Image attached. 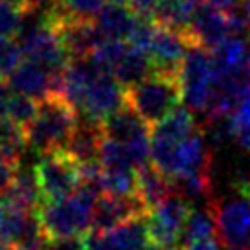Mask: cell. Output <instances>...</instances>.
<instances>
[{"instance_id": "1", "label": "cell", "mask_w": 250, "mask_h": 250, "mask_svg": "<svg viewBox=\"0 0 250 250\" xmlns=\"http://www.w3.org/2000/svg\"><path fill=\"white\" fill-rule=\"evenodd\" d=\"M76 113L78 111L74 109V105L62 94L51 92L45 98L37 100V113L23 127L27 148L37 154L64 148L78 123Z\"/></svg>"}, {"instance_id": "2", "label": "cell", "mask_w": 250, "mask_h": 250, "mask_svg": "<svg viewBox=\"0 0 250 250\" xmlns=\"http://www.w3.org/2000/svg\"><path fill=\"white\" fill-rule=\"evenodd\" d=\"M182 102L180 72L152 70L135 84L125 86V104L148 125L160 123Z\"/></svg>"}, {"instance_id": "3", "label": "cell", "mask_w": 250, "mask_h": 250, "mask_svg": "<svg viewBox=\"0 0 250 250\" xmlns=\"http://www.w3.org/2000/svg\"><path fill=\"white\" fill-rule=\"evenodd\" d=\"M100 189L80 184V188L62 199H45L37 207L39 221L49 238L84 234L92 229V215Z\"/></svg>"}, {"instance_id": "4", "label": "cell", "mask_w": 250, "mask_h": 250, "mask_svg": "<svg viewBox=\"0 0 250 250\" xmlns=\"http://www.w3.org/2000/svg\"><path fill=\"white\" fill-rule=\"evenodd\" d=\"M215 234L223 250H250V193L234 188L223 199H211Z\"/></svg>"}, {"instance_id": "5", "label": "cell", "mask_w": 250, "mask_h": 250, "mask_svg": "<svg viewBox=\"0 0 250 250\" xmlns=\"http://www.w3.org/2000/svg\"><path fill=\"white\" fill-rule=\"evenodd\" d=\"M182 100L191 111L207 109L217 84V66L211 49L191 47L180 66Z\"/></svg>"}, {"instance_id": "6", "label": "cell", "mask_w": 250, "mask_h": 250, "mask_svg": "<svg viewBox=\"0 0 250 250\" xmlns=\"http://www.w3.org/2000/svg\"><path fill=\"white\" fill-rule=\"evenodd\" d=\"M193 209V203L182 193L172 191L158 205L146 213V234L148 244L160 250L182 248V234L186 221Z\"/></svg>"}, {"instance_id": "7", "label": "cell", "mask_w": 250, "mask_h": 250, "mask_svg": "<svg viewBox=\"0 0 250 250\" xmlns=\"http://www.w3.org/2000/svg\"><path fill=\"white\" fill-rule=\"evenodd\" d=\"M35 168H37L43 201L45 199H62V197L74 193L82 184L80 164L64 148L39 154Z\"/></svg>"}, {"instance_id": "8", "label": "cell", "mask_w": 250, "mask_h": 250, "mask_svg": "<svg viewBox=\"0 0 250 250\" xmlns=\"http://www.w3.org/2000/svg\"><path fill=\"white\" fill-rule=\"evenodd\" d=\"M191 47H193V43L186 29L154 20L152 39L148 45V55H150L154 70L180 72L182 61Z\"/></svg>"}, {"instance_id": "9", "label": "cell", "mask_w": 250, "mask_h": 250, "mask_svg": "<svg viewBox=\"0 0 250 250\" xmlns=\"http://www.w3.org/2000/svg\"><path fill=\"white\" fill-rule=\"evenodd\" d=\"M186 31H188L193 47L215 49L223 39H227L230 35L229 12L219 10L207 2L197 4Z\"/></svg>"}, {"instance_id": "10", "label": "cell", "mask_w": 250, "mask_h": 250, "mask_svg": "<svg viewBox=\"0 0 250 250\" xmlns=\"http://www.w3.org/2000/svg\"><path fill=\"white\" fill-rule=\"evenodd\" d=\"M146 213L148 209L137 193H131V195L102 193L94 205L90 230H109L129 219H135Z\"/></svg>"}, {"instance_id": "11", "label": "cell", "mask_w": 250, "mask_h": 250, "mask_svg": "<svg viewBox=\"0 0 250 250\" xmlns=\"http://www.w3.org/2000/svg\"><path fill=\"white\" fill-rule=\"evenodd\" d=\"M62 45L66 47L70 59H84L94 53V49L104 39L96 20L86 18H59L53 21Z\"/></svg>"}, {"instance_id": "12", "label": "cell", "mask_w": 250, "mask_h": 250, "mask_svg": "<svg viewBox=\"0 0 250 250\" xmlns=\"http://www.w3.org/2000/svg\"><path fill=\"white\" fill-rule=\"evenodd\" d=\"M6 80L14 92L29 96L33 100L45 98L55 88V74L31 59H23Z\"/></svg>"}, {"instance_id": "13", "label": "cell", "mask_w": 250, "mask_h": 250, "mask_svg": "<svg viewBox=\"0 0 250 250\" xmlns=\"http://www.w3.org/2000/svg\"><path fill=\"white\" fill-rule=\"evenodd\" d=\"M41 227L39 215L33 209H25L6 195L0 197V240L18 244L23 236Z\"/></svg>"}, {"instance_id": "14", "label": "cell", "mask_w": 250, "mask_h": 250, "mask_svg": "<svg viewBox=\"0 0 250 250\" xmlns=\"http://www.w3.org/2000/svg\"><path fill=\"white\" fill-rule=\"evenodd\" d=\"M102 141H104L102 121L82 117V121L76 123L72 135L68 137V141L64 145V150L78 164L98 162L100 160V150H102Z\"/></svg>"}, {"instance_id": "15", "label": "cell", "mask_w": 250, "mask_h": 250, "mask_svg": "<svg viewBox=\"0 0 250 250\" xmlns=\"http://www.w3.org/2000/svg\"><path fill=\"white\" fill-rule=\"evenodd\" d=\"M102 129H104V137L119 141L125 146L137 141H143V139H150L148 125L127 104L119 107L117 111H113L111 115H107L102 121Z\"/></svg>"}, {"instance_id": "16", "label": "cell", "mask_w": 250, "mask_h": 250, "mask_svg": "<svg viewBox=\"0 0 250 250\" xmlns=\"http://www.w3.org/2000/svg\"><path fill=\"white\" fill-rule=\"evenodd\" d=\"M96 25L105 39H119V41H129L139 16L123 2H109L105 4L98 16L94 18Z\"/></svg>"}, {"instance_id": "17", "label": "cell", "mask_w": 250, "mask_h": 250, "mask_svg": "<svg viewBox=\"0 0 250 250\" xmlns=\"http://www.w3.org/2000/svg\"><path fill=\"white\" fill-rule=\"evenodd\" d=\"M8 199L16 201L18 205L25 207V209H33L37 211V207L43 201V193H41V186H39V178H37V168L31 164H18L12 182L8 186V189L2 193Z\"/></svg>"}, {"instance_id": "18", "label": "cell", "mask_w": 250, "mask_h": 250, "mask_svg": "<svg viewBox=\"0 0 250 250\" xmlns=\"http://www.w3.org/2000/svg\"><path fill=\"white\" fill-rule=\"evenodd\" d=\"M172 182L168 176H164L152 160L137 168V189L135 193L141 197V201L146 205V209H152L162 199H166L172 193Z\"/></svg>"}, {"instance_id": "19", "label": "cell", "mask_w": 250, "mask_h": 250, "mask_svg": "<svg viewBox=\"0 0 250 250\" xmlns=\"http://www.w3.org/2000/svg\"><path fill=\"white\" fill-rule=\"evenodd\" d=\"M152 70H154V66L150 61V55L146 51L137 49L131 43H127V49L123 51V55L119 57V61L115 62L111 72L117 76V80L123 86H129V84L139 82L141 78H145Z\"/></svg>"}, {"instance_id": "20", "label": "cell", "mask_w": 250, "mask_h": 250, "mask_svg": "<svg viewBox=\"0 0 250 250\" xmlns=\"http://www.w3.org/2000/svg\"><path fill=\"white\" fill-rule=\"evenodd\" d=\"M27 148L25 129L10 117H0V156L20 162Z\"/></svg>"}, {"instance_id": "21", "label": "cell", "mask_w": 250, "mask_h": 250, "mask_svg": "<svg viewBox=\"0 0 250 250\" xmlns=\"http://www.w3.org/2000/svg\"><path fill=\"white\" fill-rule=\"evenodd\" d=\"M105 6V0H55L51 8L45 10L51 21L59 18H86L94 20L98 12Z\"/></svg>"}, {"instance_id": "22", "label": "cell", "mask_w": 250, "mask_h": 250, "mask_svg": "<svg viewBox=\"0 0 250 250\" xmlns=\"http://www.w3.org/2000/svg\"><path fill=\"white\" fill-rule=\"evenodd\" d=\"M197 4H199L197 0H158L154 20L186 29L189 25V20H191Z\"/></svg>"}, {"instance_id": "23", "label": "cell", "mask_w": 250, "mask_h": 250, "mask_svg": "<svg viewBox=\"0 0 250 250\" xmlns=\"http://www.w3.org/2000/svg\"><path fill=\"white\" fill-rule=\"evenodd\" d=\"M213 236H215V221H213V213H211L209 205L205 209H197L193 205V209L186 221V227H184L182 248L191 242H197L203 238H213Z\"/></svg>"}, {"instance_id": "24", "label": "cell", "mask_w": 250, "mask_h": 250, "mask_svg": "<svg viewBox=\"0 0 250 250\" xmlns=\"http://www.w3.org/2000/svg\"><path fill=\"white\" fill-rule=\"evenodd\" d=\"M230 139L246 152H250V96H246L229 115Z\"/></svg>"}, {"instance_id": "25", "label": "cell", "mask_w": 250, "mask_h": 250, "mask_svg": "<svg viewBox=\"0 0 250 250\" xmlns=\"http://www.w3.org/2000/svg\"><path fill=\"white\" fill-rule=\"evenodd\" d=\"M35 113H37V100L29 98V96H23V94H18V92L12 94L6 117H10L18 125L25 127L35 117Z\"/></svg>"}, {"instance_id": "26", "label": "cell", "mask_w": 250, "mask_h": 250, "mask_svg": "<svg viewBox=\"0 0 250 250\" xmlns=\"http://www.w3.org/2000/svg\"><path fill=\"white\" fill-rule=\"evenodd\" d=\"M23 61V53L16 39L0 35V78H8L12 70Z\"/></svg>"}, {"instance_id": "27", "label": "cell", "mask_w": 250, "mask_h": 250, "mask_svg": "<svg viewBox=\"0 0 250 250\" xmlns=\"http://www.w3.org/2000/svg\"><path fill=\"white\" fill-rule=\"evenodd\" d=\"M23 21V12L0 0V35L16 37Z\"/></svg>"}, {"instance_id": "28", "label": "cell", "mask_w": 250, "mask_h": 250, "mask_svg": "<svg viewBox=\"0 0 250 250\" xmlns=\"http://www.w3.org/2000/svg\"><path fill=\"white\" fill-rule=\"evenodd\" d=\"M84 234L53 236V238L47 240V248L45 250H86V238H84Z\"/></svg>"}, {"instance_id": "29", "label": "cell", "mask_w": 250, "mask_h": 250, "mask_svg": "<svg viewBox=\"0 0 250 250\" xmlns=\"http://www.w3.org/2000/svg\"><path fill=\"white\" fill-rule=\"evenodd\" d=\"M125 4H127L139 18H150V20H154L156 8H158V0H127Z\"/></svg>"}, {"instance_id": "30", "label": "cell", "mask_w": 250, "mask_h": 250, "mask_svg": "<svg viewBox=\"0 0 250 250\" xmlns=\"http://www.w3.org/2000/svg\"><path fill=\"white\" fill-rule=\"evenodd\" d=\"M18 164H20V162H12V160L0 156V195L8 189V186H10V182H12V176H14L16 168H18Z\"/></svg>"}, {"instance_id": "31", "label": "cell", "mask_w": 250, "mask_h": 250, "mask_svg": "<svg viewBox=\"0 0 250 250\" xmlns=\"http://www.w3.org/2000/svg\"><path fill=\"white\" fill-rule=\"evenodd\" d=\"M10 98H12V86L6 82V78H0V117H6Z\"/></svg>"}, {"instance_id": "32", "label": "cell", "mask_w": 250, "mask_h": 250, "mask_svg": "<svg viewBox=\"0 0 250 250\" xmlns=\"http://www.w3.org/2000/svg\"><path fill=\"white\" fill-rule=\"evenodd\" d=\"M182 250H223V248H221L219 240H215V236H213V238H203V240L191 242V244L184 246Z\"/></svg>"}, {"instance_id": "33", "label": "cell", "mask_w": 250, "mask_h": 250, "mask_svg": "<svg viewBox=\"0 0 250 250\" xmlns=\"http://www.w3.org/2000/svg\"><path fill=\"white\" fill-rule=\"evenodd\" d=\"M203 2H207L215 8H219V10H225V12H229L236 6V0H203Z\"/></svg>"}, {"instance_id": "34", "label": "cell", "mask_w": 250, "mask_h": 250, "mask_svg": "<svg viewBox=\"0 0 250 250\" xmlns=\"http://www.w3.org/2000/svg\"><path fill=\"white\" fill-rule=\"evenodd\" d=\"M55 4V0H29V10H47Z\"/></svg>"}, {"instance_id": "35", "label": "cell", "mask_w": 250, "mask_h": 250, "mask_svg": "<svg viewBox=\"0 0 250 250\" xmlns=\"http://www.w3.org/2000/svg\"><path fill=\"white\" fill-rule=\"evenodd\" d=\"M242 10H244V16H246V20L250 23V0H244L242 2Z\"/></svg>"}, {"instance_id": "36", "label": "cell", "mask_w": 250, "mask_h": 250, "mask_svg": "<svg viewBox=\"0 0 250 250\" xmlns=\"http://www.w3.org/2000/svg\"><path fill=\"white\" fill-rule=\"evenodd\" d=\"M0 250H16V246L6 242V240H0Z\"/></svg>"}, {"instance_id": "37", "label": "cell", "mask_w": 250, "mask_h": 250, "mask_svg": "<svg viewBox=\"0 0 250 250\" xmlns=\"http://www.w3.org/2000/svg\"><path fill=\"white\" fill-rule=\"evenodd\" d=\"M109 2H123V4H125L127 0H109Z\"/></svg>"}, {"instance_id": "38", "label": "cell", "mask_w": 250, "mask_h": 250, "mask_svg": "<svg viewBox=\"0 0 250 250\" xmlns=\"http://www.w3.org/2000/svg\"><path fill=\"white\" fill-rule=\"evenodd\" d=\"M248 47H250V35H248Z\"/></svg>"}]
</instances>
